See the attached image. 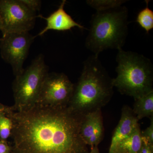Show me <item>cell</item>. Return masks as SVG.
Returning <instances> with one entry per match:
<instances>
[{
	"instance_id": "cell-23",
	"label": "cell",
	"mask_w": 153,
	"mask_h": 153,
	"mask_svg": "<svg viewBox=\"0 0 153 153\" xmlns=\"http://www.w3.org/2000/svg\"><path fill=\"white\" fill-rule=\"evenodd\" d=\"M1 22L0 21V30H1Z\"/></svg>"
},
{
	"instance_id": "cell-5",
	"label": "cell",
	"mask_w": 153,
	"mask_h": 153,
	"mask_svg": "<svg viewBox=\"0 0 153 153\" xmlns=\"http://www.w3.org/2000/svg\"><path fill=\"white\" fill-rule=\"evenodd\" d=\"M49 73L44 57L40 54L22 74L15 76L13 83L14 110H26L37 103L41 88Z\"/></svg>"
},
{
	"instance_id": "cell-15",
	"label": "cell",
	"mask_w": 153,
	"mask_h": 153,
	"mask_svg": "<svg viewBox=\"0 0 153 153\" xmlns=\"http://www.w3.org/2000/svg\"><path fill=\"white\" fill-rule=\"evenodd\" d=\"M125 0H87L86 4L97 11L107 10L122 6Z\"/></svg>"
},
{
	"instance_id": "cell-6",
	"label": "cell",
	"mask_w": 153,
	"mask_h": 153,
	"mask_svg": "<svg viewBox=\"0 0 153 153\" xmlns=\"http://www.w3.org/2000/svg\"><path fill=\"white\" fill-rule=\"evenodd\" d=\"M36 12L23 0H0V21L2 35L29 32L34 27Z\"/></svg>"
},
{
	"instance_id": "cell-17",
	"label": "cell",
	"mask_w": 153,
	"mask_h": 153,
	"mask_svg": "<svg viewBox=\"0 0 153 153\" xmlns=\"http://www.w3.org/2000/svg\"><path fill=\"white\" fill-rule=\"evenodd\" d=\"M142 138L153 146V117H151L150 126L143 131H141Z\"/></svg>"
},
{
	"instance_id": "cell-3",
	"label": "cell",
	"mask_w": 153,
	"mask_h": 153,
	"mask_svg": "<svg viewBox=\"0 0 153 153\" xmlns=\"http://www.w3.org/2000/svg\"><path fill=\"white\" fill-rule=\"evenodd\" d=\"M128 17L124 6L97 11L91 20L86 48L97 55L107 49L122 48L128 35Z\"/></svg>"
},
{
	"instance_id": "cell-10",
	"label": "cell",
	"mask_w": 153,
	"mask_h": 153,
	"mask_svg": "<svg viewBox=\"0 0 153 153\" xmlns=\"http://www.w3.org/2000/svg\"><path fill=\"white\" fill-rule=\"evenodd\" d=\"M138 121L132 108L127 105L123 107L120 120L113 134L108 153H114L118 145L139 125Z\"/></svg>"
},
{
	"instance_id": "cell-4",
	"label": "cell",
	"mask_w": 153,
	"mask_h": 153,
	"mask_svg": "<svg viewBox=\"0 0 153 153\" xmlns=\"http://www.w3.org/2000/svg\"><path fill=\"white\" fill-rule=\"evenodd\" d=\"M116 61L117 76L113 78V85L120 93L136 100L153 91V66L149 59L120 48Z\"/></svg>"
},
{
	"instance_id": "cell-11",
	"label": "cell",
	"mask_w": 153,
	"mask_h": 153,
	"mask_svg": "<svg viewBox=\"0 0 153 153\" xmlns=\"http://www.w3.org/2000/svg\"><path fill=\"white\" fill-rule=\"evenodd\" d=\"M66 1V0L62 1L57 10L47 18H45L41 15L37 16V17H40L46 20L47 25L36 36H43L46 32L50 30L67 31L75 27L81 29H86L83 26L74 21L72 17L64 10V6Z\"/></svg>"
},
{
	"instance_id": "cell-14",
	"label": "cell",
	"mask_w": 153,
	"mask_h": 153,
	"mask_svg": "<svg viewBox=\"0 0 153 153\" xmlns=\"http://www.w3.org/2000/svg\"><path fill=\"white\" fill-rule=\"evenodd\" d=\"M146 7L140 11L137 16L136 22L146 33L153 29V11L149 7V1H146Z\"/></svg>"
},
{
	"instance_id": "cell-1",
	"label": "cell",
	"mask_w": 153,
	"mask_h": 153,
	"mask_svg": "<svg viewBox=\"0 0 153 153\" xmlns=\"http://www.w3.org/2000/svg\"><path fill=\"white\" fill-rule=\"evenodd\" d=\"M13 123L12 153H89L79 129L84 116L68 106L36 104L23 111L9 106Z\"/></svg>"
},
{
	"instance_id": "cell-16",
	"label": "cell",
	"mask_w": 153,
	"mask_h": 153,
	"mask_svg": "<svg viewBox=\"0 0 153 153\" xmlns=\"http://www.w3.org/2000/svg\"><path fill=\"white\" fill-rule=\"evenodd\" d=\"M0 112V140L7 141L11 137L13 128V123L10 118L6 113V111Z\"/></svg>"
},
{
	"instance_id": "cell-12",
	"label": "cell",
	"mask_w": 153,
	"mask_h": 153,
	"mask_svg": "<svg viewBox=\"0 0 153 153\" xmlns=\"http://www.w3.org/2000/svg\"><path fill=\"white\" fill-rule=\"evenodd\" d=\"M142 145L141 131L139 125L118 145L114 153H139Z\"/></svg>"
},
{
	"instance_id": "cell-13",
	"label": "cell",
	"mask_w": 153,
	"mask_h": 153,
	"mask_svg": "<svg viewBox=\"0 0 153 153\" xmlns=\"http://www.w3.org/2000/svg\"><path fill=\"white\" fill-rule=\"evenodd\" d=\"M132 110L138 120L145 117H152L153 91L135 100L133 108Z\"/></svg>"
},
{
	"instance_id": "cell-21",
	"label": "cell",
	"mask_w": 153,
	"mask_h": 153,
	"mask_svg": "<svg viewBox=\"0 0 153 153\" xmlns=\"http://www.w3.org/2000/svg\"><path fill=\"white\" fill-rule=\"evenodd\" d=\"M89 153H100L98 146L91 147V148L90 152H89Z\"/></svg>"
},
{
	"instance_id": "cell-20",
	"label": "cell",
	"mask_w": 153,
	"mask_h": 153,
	"mask_svg": "<svg viewBox=\"0 0 153 153\" xmlns=\"http://www.w3.org/2000/svg\"><path fill=\"white\" fill-rule=\"evenodd\" d=\"M143 145L139 153H153V146L143 140Z\"/></svg>"
},
{
	"instance_id": "cell-18",
	"label": "cell",
	"mask_w": 153,
	"mask_h": 153,
	"mask_svg": "<svg viewBox=\"0 0 153 153\" xmlns=\"http://www.w3.org/2000/svg\"><path fill=\"white\" fill-rule=\"evenodd\" d=\"M25 4L35 12L39 11L41 9V2L38 0H23Z\"/></svg>"
},
{
	"instance_id": "cell-2",
	"label": "cell",
	"mask_w": 153,
	"mask_h": 153,
	"mask_svg": "<svg viewBox=\"0 0 153 153\" xmlns=\"http://www.w3.org/2000/svg\"><path fill=\"white\" fill-rule=\"evenodd\" d=\"M99 55L89 56L84 61L81 75L74 84L68 107L84 116L105 106L114 94L112 78L102 64Z\"/></svg>"
},
{
	"instance_id": "cell-22",
	"label": "cell",
	"mask_w": 153,
	"mask_h": 153,
	"mask_svg": "<svg viewBox=\"0 0 153 153\" xmlns=\"http://www.w3.org/2000/svg\"><path fill=\"white\" fill-rule=\"evenodd\" d=\"M8 106L0 103V112L4 111L7 108Z\"/></svg>"
},
{
	"instance_id": "cell-7",
	"label": "cell",
	"mask_w": 153,
	"mask_h": 153,
	"mask_svg": "<svg viewBox=\"0 0 153 153\" xmlns=\"http://www.w3.org/2000/svg\"><path fill=\"white\" fill-rule=\"evenodd\" d=\"M36 38L29 32H22L6 33L0 39L1 56L12 66L15 76L24 71V62Z\"/></svg>"
},
{
	"instance_id": "cell-19",
	"label": "cell",
	"mask_w": 153,
	"mask_h": 153,
	"mask_svg": "<svg viewBox=\"0 0 153 153\" xmlns=\"http://www.w3.org/2000/svg\"><path fill=\"white\" fill-rule=\"evenodd\" d=\"M12 146L7 142L0 140V153H12Z\"/></svg>"
},
{
	"instance_id": "cell-8",
	"label": "cell",
	"mask_w": 153,
	"mask_h": 153,
	"mask_svg": "<svg viewBox=\"0 0 153 153\" xmlns=\"http://www.w3.org/2000/svg\"><path fill=\"white\" fill-rule=\"evenodd\" d=\"M74 84L63 73H48L36 104L51 107L68 106Z\"/></svg>"
},
{
	"instance_id": "cell-9",
	"label": "cell",
	"mask_w": 153,
	"mask_h": 153,
	"mask_svg": "<svg viewBox=\"0 0 153 153\" xmlns=\"http://www.w3.org/2000/svg\"><path fill=\"white\" fill-rule=\"evenodd\" d=\"M80 134L85 144L98 146L104 137V128L101 109L88 113L83 117L79 129Z\"/></svg>"
}]
</instances>
